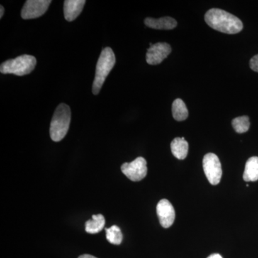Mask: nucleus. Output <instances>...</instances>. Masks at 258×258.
I'll return each instance as SVG.
<instances>
[{
	"mask_svg": "<svg viewBox=\"0 0 258 258\" xmlns=\"http://www.w3.org/2000/svg\"><path fill=\"white\" fill-rule=\"evenodd\" d=\"M208 258H222V257L220 254L215 253L209 256Z\"/></svg>",
	"mask_w": 258,
	"mask_h": 258,
	"instance_id": "nucleus-20",
	"label": "nucleus"
},
{
	"mask_svg": "<svg viewBox=\"0 0 258 258\" xmlns=\"http://www.w3.org/2000/svg\"><path fill=\"white\" fill-rule=\"evenodd\" d=\"M249 67L254 72L258 73V54L254 55L249 60Z\"/></svg>",
	"mask_w": 258,
	"mask_h": 258,
	"instance_id": "nucleus-18",
	"label": "nucleus"
},
{
	"mask_svg": "<svg viewBox=\"0 0 258 258\" xmlns=\"http://www.w3.org/2000/svg\"><path fill=\"white\" fill-rule=\"evenodd\" d=\"M157 213L161 225L164 228H169L175 220V210L170 202L163 199L159 202L157 206Z\"/></svg>",
	"mask_w": 258,
	"mask_h": 258,
	"instance_id": "nucleus-9",
	"label": "nucleus"
},
{
	"mask_svg": "<svg viewBox=\"0 0 258 258\" xmlns=\"http://www.w3.org/2000/svg\"><path fill=\"white\" fill-rule=\"evenodd\" d=\"M144 23L149 28L157 30H172L177 25L175 19L171 17H164L159 19L147 18L144 20Z\"/></svg>",
	"mask_w": 258,
	"mask_h": 258,
	"instance_id": "nucleus-11",
	"label": "nucleus"
},
{
	"mask_svg": "<svg viewBox=\"0 0 258 258\" xmlns=\"http://www.w3.org/2000/svg\"><path fill=\"white\" fill-rule=\"evenodd\" d=\"M79 258H97L95 256L91 255V254H85L79 256Z\"/></svg>",
	"mask_w": 258,
	"mask_h": 258,
	"instance_id": "nucleus-19",
	"label": "nucleus"
},
{
	"mask_svg": "<svg viewBox=\"0 0 258 258\" xmlns=\"http://www.w3.org/2000/svg\"><path fill=\"white\" fill-rule=\"evenodd\" d=\"M205 20L210 28L223 33L237 34L243 29V24L240 19L217 8L208 10L205 15Z\"/></svg>",
	"mask_w": 258,
	"mask_h": 258,
	"instance_id": "nucleus-1",
	"label": "nucleus"
},
{
	"mask_svg": "<svg viewBox=\"0 0 258 258\" xmlns=\"http://www.w3.org/2000/svg\"><path fill=\"white\" fill-rule=\"evenodd\" d=\"M121 171L127 178L133 181L144 179L147 174V162L143 157H138L130 163L122 164Z\"/></svg>",
	"mask_w": 258,
	"mask_h": 258,
	"instance_id": "nucleus-6",
	"label": "nucleus"
},
{
	"mask_svg": "<svg viewBox=\"0 0 258 258\" xmlns=\"http://www.w3.org/2000/svg\"><path fill=\"white\" fill-rule=\"evenodd\" d=\"M106 239L110 243L118 245L123 240V234L118 226L113 225L106 229Z\"/></svg>",
	"mask_w": 258,
	"mask_h": 258,
	"instance_id": "nucleus-16",
	"label": "nucleus"
},
{
	"mask_svg": "<svg viewBox=\"0 0 258 258\" xmlns=\"http://www.w3.org/2000/svg\"><path fill=\"white\" fill-rule=\"evenodd\" d=\"M106 224L104 217L99 215H93V219L86 222V231L88 233L97 234L101 232Z\"/></svg>",
	"mask_w": 258,
	"mask_h": 258,
	"instance_id": "nucleus-15",
	"label": "nucleus"
},
{
	"mask_svg": "<svg viewBox=\"0 0 258 258\" xmlns=\"http://www.w3.org/2000/svg\"><path fill=\"white\" fill-rule=\"evenodd\" d=\"M171 150L173 155L179 159L183 160L187 157L188 150H189V144L185 140L184 137L175 138L171 144Z\"/></svg>",
	"mask_w": 258,
	"mask_h": 258,
	"instance_id": "nucleus-12",
	"label": "nucleus"
},
{
	"mask_svg": "<svg viewBox=\"0 0 258 258\" xmlns=\"http://www.w3.org/2000/svg\"><path fill=\"white\" fill-rule=\"evenodd\" d=\"M85 0H66L64 2V15L67 21L76 20L83 11L86 4Z\"/></svg>",
	"mask_w": 258,
	"mask_h": 258,
	"instance_id": "nucleus-10",
	"label": "nucleus"
},
{
	"mask_svg": "<svg viewBox=\"0 0 258 258\" xmlns=\"http://www.w3.org/2000/svg\"><path fill=\"white\" fill-rule=\"evenodd\" d=\"M203 169L210 184L217 185L220 182L222 175V164L216 154L208 153L204 157Z\"/></svg>",
	"mask_w": 258,
	"mask_h": 258,
	"instance_id": "nucleus-5",
	"label": "nucleus"
},
{
	"mask_svg": "<svg viewBox=\"0 0 258 258\" xmlns=\"http://www.w3.org/2000/svg\"><path fill=\"white\" fill-rule=\"evenodd\" d=\"M71 120V111L70 107L60 103L54 112L51 120L50 134L53 142H60L69 132Z\"/></svg>",
	"mask_w": 258,
	"mask_h": 258,
	"instance_id": "nucleus-2",
	"label": "nucleus"
},
{
	"mask_svg": "<svg viewBox=\"0 0 258 258\" xmlns=\"http://www.w3.org/2000/svg\"><path fill=\"white\" fill-rule=\"evenodd\" d=\"M243 179L245 181H256L258 180V157H252L247 161L244 168Z\"/></svg>",
	"mask_w": 258,
	"mask_h": 258,
	"instance_id": "nucleus-13",
	"label": "nucleus"
},
{
	"mask_svg": "<svg viewBox=\"0 0 258 258\" xmlns=\"http://www.w3.org/2000/svg\"><path fill=\"white\" fill-rule=\"evenodd\" d=\"M171 52L170 45L166 42H157L148 49L146 55L147 63L152 66L160 64Z\"/></svg>",
	"mask_w": 258,
	"mask_h": 258,
	"instance_id": "nucleus-8",
	"label": "nucleus"
},
{
	"mask_svg": "<svg viewBox=\"0 0 258 258\" xmlns=\"http://www.w3.org/2000/svg\"><path fill=\"white\" fill-rule=\"evenodd\" d=\"M0 11H1V13H0V18H3V15H4L5 13V8H3V5L0 6Z\"/></svg>",
	"mask_w": 258,
	"mask_h": 258,
	"instance_id": "nucleus-21",
	"label": "nucleus"
},
{
	"mask_svg": "<svg viewBox=\"0 0 258 258\" xmlns=\"http://www.w3.org/2000/svg\"><path fill=\"white\" fill-rule=\"evenodd\" d=\"M37 60L34 56L23 55L3 62L0 72L3 74H14L23 76L30 74L35 69Z\"/></svg>",
	"mask_w": 258,
	"mask_h": 258,
	"instance_id": "nucleus-4",
	"label": "nucleus"
},
{
	"mask_svg": "<svg viewBox=\"0 0 258 258\" xmlns=\"http://www.w3.org/2000/svg\"><path fill=\"white\" fill-rule=\"evenodd\" d=\"M51 3L50 0H28L22 10V18L30 20L42 16L46 13Z\"/></svg>",
	"mask_w": 258,
	"mask_h": 258,
	"instance_id": "nucleus-7",
	"label": "nucleus"
},
{
	"mask_svg": "<svg viewBox=\"0 0 258 258\" xmlns=\"http://www.w3.org/2000/svg\"><path fill=\"white\" fill-rule=\"evenodd\" d=\"M172 115L174 119L177 121H182L188 118L189 112L184 102L180 98H177L173 102Z\"/></svg>",
	"mask_w": 258,
	"mask_h": 258,
	"instance_id": "nucleus-14",
	"label": "nucleus"
},
{
	"mask_svg": "<svg viewBox=\"0 0 258 258\" xmlns=\"http://www.w3.org/2000/svg\"><path fill=\"white\" fill-rule=\"evenodd\" d=\"M115 63V54L111 47L103 49L96 64V76L93 84V94H98L101 91L107 76L114 67Z\"/></svg>",
	"mask_w": 258,
	"mask_h": 258,
	"instance_id": "nucleus-3",
	"label": "nucleus"
},
{
	"mask_svg": "<svg viewBox=\"0 0 258 258\" xmlns=\"http://www.w3.org/2000/svg\"><path fill=\"white\" fill-rule=\"evenodd\" d=\"M232 125L237 133H245L249 130V125H250L249 117L247 115L237 117L232 120Z\"/></svg>",
	"mask_w": 258,
	"mask_h": 258,
	"instance_id": "nucleus-17",
	"label": "nucleus"
}]
</instances>
